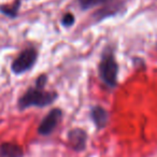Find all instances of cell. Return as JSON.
<instances>
[{
    "mask_svg": "<svg viewBox=\"0 0 157 157\" xmlns=\"http://www.w3.org/2000/svg\"><path fill=\"white\" fill-rule=\"evenodd\" d=\"M44 87L36 85L30 87L18 100V107L21 110L27 109L33 105L35 107H45L55 101L57 94L54 92H46Z\"/></svg>",
    "mask_w": 157,
    "mask_h": 157,
    "instance_id": "obj_1",
    "label": "cell"
},
{
    "mask_svg": "<svg viewBox=\"0 0 157 157\" xmlns=\"http://www.w3.org/2000/svg\"><path fill=\"white\" fill-rule=\"evenodd\" d=\"M118 65L111 50H105L99 63V75L101 81L109 88H114L117 84Z\"/></svg>",
    "mask_w": 157,
    "mask_h": 157,
    "instance_id": "obj_2",
    "label": "cell"
},
{
    "mask_svg": "<svg viewBox=\"0 0 157 157\" xmlns=\"http://www.w3.org/2000/svg\"><path fill=\"white\" fill-rule=\"evenodd\" d=\"M36 60H37V52L35 48H26L22 53H20V55L14 59L11 69L15 74L24 73L25 71L29 70L35 65Z\"/></svg>",
    "mask_w": 157,
    "mask_h": 157,
    "instance_id": "obj_3",
    "label": "cell"
},
{
    "mask_svg": "<svg viewBox=\"0 0 157 157\" xmlns=\"http://www.w3.org/2000/svg\"><path fill=\"white\" fill-rule=\"evenodd\" d=\"M63 115V112L59 109H53L52 111L48 112V114L42 120L38 127V132L42 136H48L53 132L56 126L58 125L59 121Z\"/></svg>",
    "mask_w": 157,
    "mask_h": 157,
    "instance_id": "obj_4",
    "label": "cell"
},
{
    "mask_svg": "<svg viewBox=\"0 0 157 157\" xmlns=\"http://www.w3.org/2000/svg\"><path fill=\"white\" fill-rule=\"evenodd\" d=\"M86 140H87V135L81 128L72 129L68 133V141L70 146L75 151L84 150L86 146Z\"/></svg>",
    "mask_w": 157,
    "mask_h": 157,
    "instance_id": "obj_5",
    "label": "cell"
},
{
    "mask_svg": "<svg viewBox=\"0 0 157 157\" xmlns=\"http://www.w3.org/2000/svg\"><path fill=\"white\" fill-rule=\"evenodd\" d=\"M24 152L21 145L11 142L0 144V157H23Z\"/></svg>",
    "mask_w": 157,
    "mask_h": 157,
    "instance_id": "obj_6",
    "label": "cell"
},
{
    "mask_svg": "<svg viewBox=\"0 0 157 157\" xmlns=\"http://www.w3.org/2000/svg\"><path fill=\"white\" fill-rule=\"evenodd\" d=\"M90 115H92L93 121H94L95 125H96V127L98 129L103 128V127L107 125L109 116H108V112L105 111L103 108H101V107L93 108L92 114H90Z\"/></svg>",
    "mask_w": 157,
    "mask_h": 157,
    "instance_id": "obj_7",
    "label": "cell"
},
{
    "mask_svg": "<svg viewBox=\"0 0 157 157\" xmlns=\"http://www.w3.org/2000/svg\"><path fill=\"white\" fill-rule=\"evenodd\" d=\"M113 1L114 0H78V3H80V6H81V8L83 10H88L101 5L112 3Z\"/></svg>",
    "mask_w": 157,
    "mask_h": 157,
    "instance_id": "obj_8",
    "label": "cell"
},
{
    "mask_svg": "<svg viewBox=\"0 0 157 157\" xmlns=\"http://www.w3.org/2000/svg\"><path fill=\"white\" fill-rule=\"evenodd\" d=\"M20 6H21V0H15L13 5L10 6V7H7V6L0 7V12H2L5 15L9 16V17H15L17 15Z\"/></svg>",
    "mask_w": 157,
    "mask_h": 157,
    "instance_id": "obj_9",
    "label": "cell"
},
{
    "mask_svg": "<svg viewBox=\"0 0 157 157\" xmlns=\"http://www.w3.org/2000/svg\"><path fill=\"white\" fill-rule=\"evenodd\" d=\"M74 16L73 14L71 13H67L65 14V16L63 17V20H61V23H63V25L65 27H69V26H72V25L74 24Z\"/></svg>",
    "mask_w": 157,
    "mask_h": 157,
    "instance_id": "obj_10",
    "label": "cell"
}]
</instances>
